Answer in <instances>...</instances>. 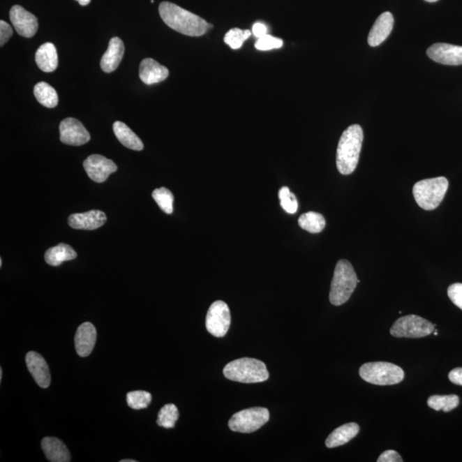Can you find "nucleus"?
<instances>
[{
	"label": "nucleus",
	"mask_w": 462,
	"mask_h": 462,
	"mask_svg": "<svg viewBox=\"0 0 462 462\" xmlns=\"http://www.w3.org/2000/svg\"><path fill=\"white\" fill-rule=\"evenodd\" d=\"M448 295L454 304L462 310V283H454L450 285Z\"/></svg>",
	"instance_id": "obj_34"
},
{
	"label": "nucleus",
	"mask_w": 462,
	"mask_h": 462,
	"mask_svg": "<svg viewBox=\"0 0 462 462\" xmlns=\"http://www.w3.org/2000/svg\"><path fill=\"white\" fill-rule=\"evenodd\" d=\"M230 322L231 316L228 305L223 301L214 302L207 314V331L216 338H223L229 331Z\"/></svg>",
	"instance_id": "obj_9"
},
{
	"label": "nucleus",
	"mask_w": 462,
	"mask_h": 462,
	"mask_svg": "<svg viewBox=\"0 0 462 462\" xmlns=\"http://www.w3.org/2000/svg\"><path fill=\"white\" fill-rule=\"evenodd\" d=\"M83 166L91 179L98 184L104 183L117 170L114 162L100 154L90 155Z\"/></svg>",
	"instance_id": "obj_11"
},
{
	"label": "nucleus",
	"mask_w": 462,
	"mask_h": 462,
	"mask_svg": "<svg viewBox=\"0 0 462 462\" xmlns=\"http://www.w3.org/2000/svg\"><path fill=\"white\" fill-rule=\"evenodd\" d=\"M359 283L351 263L346 260H339L331 282L329 301L334 306L344 304L350 300Z\"/></svg>",
	"instance_id": "obj_4"
},
{
	"label": "nucleus",
	"mask_w": 462,
	"mask_h": 462,
	"mask_svg": "<svg viewBox=\"0 0 462 462\" xmlns=\"http://www.w3.org/2000/svg\"><path fill=\"white\" fill-rule=\"evenodd\" d=\"M438 334V332L437 331H434V335L437 336Z\"/></svg>",
	"instance_id": "obj_43"
},
{
	"label": "nucleus",
	"mask_w": 462,
	"mask_h": 462,
	"mask_svg": "<svg viewBox=\"0 0 462 462\" xmlns=\"http://www.w3.org/2000/svg\"><path fill=\"white\" fill-rule=\"evenodd\" d=\"M449 378L453 384L462 386V367L452 370L449 374Z\"/></svg>",
	"instance_id": "obj_38"
},
{
	"label": "nucleus",
	"mask_w": 462,
	"mask_h": 462,
	"mask_svg": "<svg viewBox=\"0 0 462 462\" xmlns=\"http://www.w3.org/2000/svg\"><path fill=\"white\" fill-rule=\"evenodd\" d=\"M13 35V28L5 21H0V45L3 47Z\"/></svg>",
	"instance_id": "obj_35"
},
{
	"label": "nucleus",
	"mask_w": 462,
	"mask_h": 462,
	"mask_svg": "<svg viewBox=\"0 0 462 462\" xmlns=\"http://www.w3.org/2000/svg\"><path fill=\"white\" fill-rule=\"evenodd\" d=\"M252 33L259 39V38L267 35V27L262 22H256L253 25Z\"/></svg>",
	"instance_id": "obj_37"
},
{
	"label": "nucleus",
	"mask_w": 462,
	"mask_h": 462,
	"mask_svg": "<svg viewBox=\"0 0 462 462\" xmlns=\"http://www.w3.org/2000/svg\"><path fill=\"white\" fill-rule=\"evenodd\" d=\"M403 368L389 362L366 363L359 368V376L369 384L393 385L404 380Z\"/></svg>",
	"instance_id": "obj_6"
},
{
	"label": "nucleus",
	"mask_w": 462,
	"mask_h": 462,
	"mask_svg": "<svg viewBox=\"0 0 462 462\" xmlns=\"http://www.w3.org/2000/svg\"><path fill=\"white\" fill-rule=\"evenodd\" d=\"M43 452L52 462H69L71 456L66 445L59 438L47 437L41 442Z\"/></svg>",
	"instance_id": "obj_20"
},
{
	"label": "nucleus",
	"mask_w": 462,
	"mask_h": 462,
	"mask_svg": "<svg viewBox=\"0 0 462 462\" xmlns=\"http://www.w3.org/2000/svg\"><path fill=\"white\" fill-rule=\"evenodd\" d=\"M460 399L456 395L431 396L427 401L428 406L435 411L449 412L458 407Z\"/></svg>",
	"instance_id": "obj_27"
},
{
	"label": "nucleus",
	"mask_w": 462,
	"mask_h": 462,
	"mask_svg": "<svg viewBox=\"0 0 462 462\" xmlns=\"http://www.w3.org/2000/svg\"><path fill=\"white\" fill-rule=\"evenodd\" d=\"M139 75L145 84L153 85L165 81L169 77V70L154 59L147 58L140 64Z\"/></svg>",
	"instance_id": "obj_17"
},
{
	"label": "nucleus",
	"mask_w": 462,
	"mask_h": 462,
	"mask_svg": "<svg viewBox=\"0 0 462 462\" xmlns=\"http://www.w3.org/2000/svg\"><path fill=\"white\" fill-rule=\"evenodd\" d=\"M298 223L301 229L314 234L321 232L327 225L324 216L315 213V211H309V213L302 214L299 218Z\"/></svg>",
	"instance_id": "obj_26"
},
{
	"label": "nucleus",
	"mask_w": 462,
	"mask_h": 462,
	"mask_svg": "<svg viewBox=\"0 0 462 462\" xmlns=\"http://www.w3.org/2000/svg\"><path fill=\"white\" fill-rule=\"evenodd\" d=\"M251 35L252 32L248 29H231L226 33L223 40L233 50H237V49H240L242 47L244 41L247 40Z\"/></svg>",
	"instance_id": "obj_30"
},
{
	"label": "nucleus",
	"mask_w": 462,
	"mask_h": 462,
	"mask_svg": "<svg viewBox=\"0 0 462 462\" xmlns=\"http://www.w3.org/2000/svg\"><path fill=\"white\" fill-rule=\"evenodd\" d=\"M77 1L80 3L81 6H86L89 5V3L91 2V0H77Z\"/></svg>",
	"instance_id": "obj_39"
},
{
	"label": "nucleus",
	"mask_w": 462,
	"mask_h": 462,
	"mask_svg": "<svg viewBox=\"0 0 462 462\" xmlns=\"http://www.w3.org/2000/svg\"><path fill=\"white\" fill-rule=\"evenodd\" d=\"M124 54V45L119 37L112 38L110 40L108 49L102 57L100 67L102 70L111 73L117 70Z\"/></svg>",
	"instance_id": "obj_19"
},
{
	"label": "nucleus",
	"mask_w": 462,
	"mask_h": 462,
	"mask_svg": "<svg viewBox=\"0 0 462 462\" xmlns=\"http://www.w3.org/2000/svg\"><path fill=\"white\" fill-rule=\"evenodd\" d=\"M270 419L267 408H251L234 414L230 418L229 427L231 431L241 433H251L259 430Z\"/></svg>",
	"instance_id": "obj_7"
},
{
	"label": "nucleus",
	"mask_w": 462,
	"mask_h": 462,
	"mask_svg": "<svg viewBox=\"0 0 462 462\" xmlns=\"http://www.w3.org/2000/svg\"><path fill=\"white\" fill-rule=\"evenodd\" d=\"M359 426L358 424L351 422L336 428L332 431L325 441L327 448L332 449L347 444L358 435Z\"/></svg>",
	"instance_id": "obj_21"
},
{
	"label": "nucleus",
	"mask_w": 462,
	"mask_h": 462,
	"mask_svg": "<svg viewBox=\"0 0 462 462\" xmlns=\"http://www.w3.org/2000/svg\"><path fill=\"white\" fill-rule=\"evenodd\" d=\"M113 131H114L117 140L127 149L135 151H142L143 149L144 146L142 140L126 124L120 122V121H117L113 124Z\"/></svg>",
	"instance_id": "obj_23"
},
{
	"label": "nucleus",
	"mask_w": 462,
	"mask_h": 462,
	"mask_svg": "<svg viewBox=\"0 0 462 462\" xmlns=\"http://www.w3.org/2000/svg\"><path fill=\"white\" fill-rule=\"evenodd\" d=\"M77 253L70 245L60 244L54 248H49L45 253V260L52 267H59L64 261L77 258Z\"/></svg>",
	"instance_id": "obj_24"
},
{
	"label": "nucleus",
	"mask_w": 462,
	"mask_h": 462,
	"mask_svg": "<svg viewBox=\"0 0 462 462\" xmlns=\"http://www.w3.org/2000/svg\"><path fill=\"white\" fill-rule=\"evenodd\" d=\"M283 41L279 38L266 35L259 38L255 43V48L259 51H270L274 49H279L283 47Z\"/></svg>",
	"instance_id": "obj_33"
},
{
	"label": "nucleus",
	"mask_w": 462,
	"mask_h": 462,
	"mask_svg": "<svg viewBox=\"0 0 462 462\" xmlns=\"http://www.w3.org/2000/svg\"><path fill=\"white\" fill-rule=\"evenodd\" d=\"M60 140L70 146H82L88 143L90 135L80 121L72 119H64L59 125Z\"/></svg>",
	"instance_id": "obj_10"
},
{
	"label": "nucleus",
	"mask_w": 462,
	"mask_h": 462,
	"mask_svg": "<svg viewBox=\"0 0 462 462\" xmlns=\"http://www.w3.org/2000/svg\"><path fill=\"white\" fill-rule=\"evenodd\" d=\"M97 338L96 327L89 322L83 323L78 327L75 336V346L77 353L81 357H87L94 350Z\"/></svg>",
	"instance_id": "obj_16"
},
{
	"label": "nucleus",
	"mask_w": 462,
	"mask_h": 462,
	"mask_svg": "<svg viewBox=\"0 0 462 462\" xmlns=\"http://www.w3.org/2000/svg\"><path fill=\"white\" fill-rule=\"evenodd\" d=\"M26 364L36 384L41 388H48L51 384V374L47 363L43 356L36 352H29L26 355Z\"/></svg>",
	"instance_id": "obj_14"
},
{
	"label": "nucleus",
	"mask_w": 462,
	"mask_h": 462,
	"mask_svg": "<svg viewBox=\"0 0 462 462\" xmlns=\"http://www.w3.org/2000/svg\"><path fill=\"white\" fill-rule=\"evenodd\" d=\"M107 221V215L103 211L91 210L87 213L70 215L68 223L73 229L94 230L100 228Z\"/></svg>",
	"instance_id": "obj_15"
},
{
	"label": "nucleus",
	"mask_w": 462,
	"mask_h": 462,
	"mask_svg": "<svg viewBox=\"0 0 462 462\" xmlns=\"http://www.w3.org/2000/svg\"><path fill=\"white\" fill-rule=\"evenodd\" d=\"M394 26V17L391 13L386 11L378 17L368 35V44L371 47H378L391 35Z\"/></svg>",
	"instance_id": "obj_18"
},
{
	"label": "nucleus",
	"mask_w": 462,
	"mask_h": 462,
	"mask_svg": "<svg viewBox=\"0 0 462 462\" xmlns=\"http://www.w3.org/2000/svg\"><path fill=\"white\" fill-rule=\"evenodd\" d=\"M179 417L178 409L174 404H166L158 412L157 424L164 428L175 427L177 420Z\"/></svg>",
	"instance_id": "obj_28"
},
{
	"label": "nucleus",
	"mask_w": 462,
	"mask_h": 462,
	"mask_svg": "<svg viewBox=\"0 0 462 462\" xmlns=\"http://www.w3.org/2000/svg\"><path fill=\"white\" fill-rule=\"evenodd\" d=\"M2 377H3V370L2 368H0V380H2Z\"/></svg>",
	"instance_id": "obj_41"
},
{
	"label": "nucleus",
	"mask_w": 462,
	"mask_h": 462,
	"mask_svg": "<svg viewBox=\"0 0 462 462\" xmlns=\"http://www.w3.org/2000/svg\"><path fill=\"white\" fill-rule=\"evenodd\" d=\"M36 62L38 67L44 72L54 71L59 66L58 52L52 43L41 45L36 54Z\"/></svg>",
	"instance_id": "obj_22"
},
{
	"label": "nucleus",
	"mask_w": 462,
	"mask_h": 462,
	"mask_svg": "<svg viewBox=\"0 0 462 462\" xmlns=\"http://www.w3.org/2000/svg\"><path fill=\"white\" fill-rule=\"evenodd\" d=\"M135 460H122L121 462H135Z\"/></svg>",
	"instance_id": "obj_40"
},
{
	"label": "nucleus",
	"mask_w": 462,
	"mask_h": 462,
	"mask_svg": "<svg viewBox=\"0 0 462 462\" xmlns=\"http://www.w3.org/2000/svg\"><path fill=\"white\" fill-rule=\"evenodd\" d=\"M280 204L286 213L294 214L298 210V202L297 197L290 191L288 187L280 188L278 192Z\"/></svg>",
	"instance_id": "obj_32"
},
{
	"label": "nucleus",
	"mask_w": 462,
	"mask_h": 462,
	"mask_svg": "<svg viewBox=\"0 0 462 462\" xmlns=\"http://www.w3.org/2000/svg\"><path fill=\"white\" fill-rule=\"evenodd\" d=\"M449 181L444 177L430 178L416 183L412 188L416 202L424 210L435 209L444 200Z\"/></svg>",
	"instance_id": "obj_5"
},
{
	"label": "nucleus",
	"mask_w": 462,
	"mask_h": 462,
	"mask_svg": "<svg viewBox=\"0 0 462 462\" xmlns=\"http://www.w3.org/2000/svg\"><path fill=\"white\" fill-rule=\"evenodd\" d=\"M158 10L162 20L168 27L185 36H202L208 29L213 28V25L203 18L173 3H161Z\"/></svg>",
	"instance_id": "obj_1"
},
{
	"label": "nucleus",
	"mask_w": 462,
	"mask_h": 462,
	"mask_svg": "<svg viewBox=\"0 0 462 462\" xmlns=\"http://www.w3.org/2000/svg\"><path fill=\"white\" fill-rule=\"evenodd\" d=\"M10 19L18 35L31 38L36 35L39 24L38 19L20 6H14L10 10Z\"/></svg>",
	"instance_id": "obj_13"
},
{
	"label": "nucleus",
	"mask_w": 462,
	"mask_h": 462,
	"mask_svg": "<svg viewBox=\"0 0 462 462\" xmlns=\"http://www.w3.org/2000/svg\"><path fill=\"white\" fill-rule=\"evenodd\" d=\"M427 56L433 61L445 66L462 64V47L447 43H435L427 49Z\"/></svg>",
	"instance_id": "obj_12"
},
{
	"label": "nucleus",
	"mask_w": 462,
	"mask_h": 462,
	"mask_svg": "<svg viewBox=\"0 0 462 462\" xmlns=\"http://www.w3.org/2000/svg\"><path fill=\"white\" fill-rule=\"evenodd\" d=\"M435 331V325L423 318L407 315L400 318L392 325L391 334L395 338H422Z\"/></svg>",
	"instance_id": "obj_8"
},
{
	"label": "nucleus",
	"mask_w": 462,
	"mask_h": 462,
	"mask_svg": "<svg viewBox=\"0 0 462 462\" xmlns=\"http://www.w3.org/2000/svg\"><path fill=\"white\" fill-rule=\"evenodd\" d=\"M362 128L358 124L346 128L336 150V167L343 175H350L357 167L363 142Z\"/></svg>",
	"instance_id": "obj_2"
},
{
	"label": "nucleus",
	"mask_w": 462,
	"mask_h": 462,
	"mask_svg": "<svg viewBox=\"0 0 462 462\" xmlns=\"http://www.w3.org/2000/svg\"><path fill=\"white\" fill-rule=\"evenodd\" d=\"M378 462H401L403 459L398 453L395 452V450H387L381 454V456L378 457L377 461Z\"/></svg>",
	"instance_id": "obj_36"
},
{
	"label": "nucleus",
	"mask_w": 462,
	"mask_h": 462,
	"mask_svg": "<svg viewBox=\"0 0 462 462\" xmlns=\"http://www.w3.org/2000/svg\"><path fill=\"white\" fill-rule=\"evenodd\" d=\"M127 403L131 408L135 410L147 408L151 401V395L149 392L143 391H135L127 394Z\"/></svg>",
	"instance_id": "obj_31"
},
{
	"label": "nucleus",
	"mask_w": 462,
	"mask_h": 462,
	"mask_svg": "<svg viewBox=\"0 0 462 462\" xmlns=\"http://www.w3.org/2000/svg\"><path fill=\"white\" fill-rule=\"evenodd\" d=\"M231 381L255 384L267 381L269 373L266 364L257 359L241 358L228 363L223 371Z\"/></svg>",
	"instance_id": "obj_3"
},
{
	"label": "nucleus",
	"mask_w": 462,
	"mask_h": 462,
	"mask_svg": "<svg viewBox=\"0 0 462 462\" xmlns=\"http://www.w3.org/2000/svg\"><path fill=\"white\" fill-rule=\"evenodd\" d=\"M33 94L38 102L45 107L54 108L59 104V96L56 90L45 82L37 83Z\"/></svg>",
	"instance_id": "obj_25"
},
{
	"label": "nucleus",
	"mask_w": 462,
	"mask_h": 462,
	"mask_svg": "<svg viewBox=\"0 0 462 462\" xmlns=\"http://www.w3.org/2000/svg\"><path fill=\"white\" fill-rule=\"evenodd\" d=\"M153 198L164 213H173L174 196L172 193L166 188H156L153 192Z\"/></svg>",
	"instance_id": "obj_29"
},
{
	"label": "nucleus",
	"mask_w": 462,
	"mask_h": 462,
	"mask_svg": "<svg viewBox=\"0 0 462 462\" xmlns=\"http://www.w3.org/2000/svg\"><path fill=\"white\" fill-rule=\"evenodd\" d=\"M425 1L430 2V3H434V2H437L438 0H425Z\"/></svg>",
	"instance_id": "obj_42"
}]
</instances>
